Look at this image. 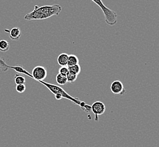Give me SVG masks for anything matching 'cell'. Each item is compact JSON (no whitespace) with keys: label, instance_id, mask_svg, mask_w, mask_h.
Segmentation results:
<instances>
[{"label":"cell","instance_id":"6da1fadb","mask_svg":"<svg viewBox=\"0 0 159 147\" xmlns=\"http://www.w3.org/2000/svg\"><path fill=\"white\" fill-rule=\"evenodd\" d=\"M61 10L62 7L58 4L40 7L35 6L34 10L31 12L27 13L24 19L27 20L48 19L51 16L59 15Z\"/></svg>","mask_w":159,"mask_h":147},{"label":"cell","instance_id":"7a4b0ae2","mask_svg":"<svg viewBox=\"0 0 159 147\" xmlns=\"http://www.w3.org/2000/svg\"><path fill=\"white\" fill-rule=\"evenodd\" d=\"M39 82L46 87L48 90L51 91V92L53 94H54V95H60L62 96V98L70 100L74 104H76L77 105L80 106V104L82 101L79 99L70 96V95H69L61 87L58 86L57 85L52 84L51 83H47L44 81H40Z\"/></svg>","mask_w":159,"mask_h":147},{"label":"cell","instance_id":"3957f363","mask_svg":"<svg viewBox=\"0 0 159 147\" xmlns=\"http://www.w3.org/2000/svg\"><path fill=\"white\" fill-rule=\"evenodd\" d=\"M102 9L105 18V22L110 26H115L117 22V14L104 5L102 0H91Z\"/></svg>","mask_w":159,"mask_h":147},{"label":"cell","instance_id":"277c9868","mask_svg":"<svg viewBox=\"0 0 159 147\" xmlns=\"http://www.w3.org/2000/svg\"><path fill=\"white\" fill-rule=\"evenodd\" d=\"M47 70L45 67L42 66H37L32 70V79L38 82L44 81L47 77Z\"/></svg>","mask_w":159,"mask_h":147},{"label":"cell","instance_id":"5b68a950","mask_svg":"<svg viewBox=\"0 0 159 147\" xmlns=\"http://www.w3.org/2000/svg\"><path fill=\"white\" fill-rule=\"evenodd\" d=\"M106 108L103 102L96 101L91 105V111L95 114V121H98L99 115L103 114L105 112Z\"/></svg>","mask_w":159,"mask_h":147},{"label":"cell","instance_id":"8992f818","mask_svg":"<svg viewBox=\"0 0 159 147\" xmlns=\"http://www.w3.org/2000/svg\"><path fill=\"white\" fill-rule=\"evenodd\" d=\"M111 90L113 94L120 95H124L126 92L124 84L120 80H115L111 83Z\"/></svg>","mask_w":159,"mask_h":147},{"label":"cell","instance_id":"52a82bcc","mask_svg":"<svg viewBox=\"0 0 159 147\" xmlns=\"http://www.w3.org/2000/svg\"><path fill=\"white\" fill-rule=\"evenodd\" d=\"M21 36V31L18 27H14L9 31V38L12 40H19Z\"/></svg>","mask_w":159,"mask_h":147},{"label":"cell","instance_id":"ba28073f","mask_svg":"<svg viewBox=\"0 0 159 147\" xmlns=\"http://www.w3.org/2000/svg\"><path fill=\"white\" fill-rule=\"evenodd\" d=\"M69 55L66 53H62L58 56L57 58V62L58 65L62 66H67V61H68Z\"/></svg>","mask_w":159,"mask_h":147},{"label":"cell","instance_id":"9c48e42d","mask_svg":"<svg viewBox=\"0 0 159 147\" xmlns=\"http://www.w3.org/2000/svg\"><path fill=\"white\" fill-rule=\"evenodd\" d=\"M79 59L78 57L74 55H69L68 61H67V67L73 66L79 64Z\"/></svg>","mask_w":159,"mask_h":147},{"label":"cell","instance_id":"30bf717a","mask_svg":"<svg viewBox=\"0 0 159 147\" xmlns=\"http://www.w3.org/2000/svg\"><path fill=\"white\" fill-rule=\"evenodd\" d=\"M56 82L61 86H65L68 83L66 75L62 74H58L56 78Z\"/></svg>","mask_w":159,"mask_h":147},{"label":"cell","instance_id":"8fae6325","mask_svg":"<svg viewBox=\"0 0 159 147\" xmlns=\"http://www.w3.org/2000/svg\"><path fill=\"white\" fill-rule=\"evenodd\" d=\"M9 42L7 40H0V51L2 52H6L9 50Z\"/></svg>","mask_w":159,"mask_h":147},{"label":"cell","instance_id":"7c38bea8","mask_svg":"<svg viewBox=\"0 0 159 147\" xmlns=\"http://www.w3.org/2000/svg\"><path fill=\"white\" fill-rule=\"evenodd\" d=\"M69 72L71 73L74 74L76 75H78L81 71V67L80 64L76 65L73 66H71V67H68Z\"/></svg>","mask_w":159,"mask_h":147},{"label":"cell","instance_id":"4fadbf2b","mask_svg":"<svg viewBox=\"0 0 159 147\" xmlns=\"http://www.w3.org/2000/svg\"><path fill=\"white\" fill-rule=\"evenodd\" d=\"M14 81L16 85L25 84V77L20 74H16L14 77Z\"/></svg>","mask_w":159,"mask_h":147},{"label":"cell","instance_id":"5bb4252c","mask_svg":"<svg viewBox=\"0 0 159 147\" xmlns=\"http://www.w3.org/2000/svg\"><path fill=\"white\" fill-rule=\"evenodd\" d=\"M9 66L6 64L5 60L0 58V70H1L3 72H6L9 70Z\"/></svg>","mask_w":159,"mask_h":147},{"label":"cell","instance_id":"9a60e30c","mask_svg":"<svg viewBox=\"0 0 159 147\" xmlns=\"http://www.w3.org/2000/svg\"><path fill=\"white\" fill-rule=\"evenodd\" d=\"M66 77H67V82L69 83H73L76 81L78 75H76L74 74L71 73L70 72H69V73L67 74Z\"/></svg>","mask_w":159,"mask_h":147},{"label":"cell","instance_id":"2e32d148","mask_svg":"<svg viewBox=\"0 0 159 147\" xmlns=\"http://www.w3.org/2000/svg\"><path fill=\"white\" fill-rule=\"evenodd\" d=\"M16 91L19 93H22L25 91V84H17L16 86Z\"/></svg>","mask_w":159,"mask_h":147},{"label":"cell","instance_id":"e0dca14e","mask_svg":"<svg viewBox=\"0 0 159 147\" xmlns=\"http://www.w3.org/2000/svg\"><path fill=\"white\" fill-rule=\"evenodd\" d=\"M58 71H59V73L62 74L67 75V74L69 73V69L67 66H62L59 69Z\"/></svg>","mask_w":159,"mask_h":147}]
</instances>
